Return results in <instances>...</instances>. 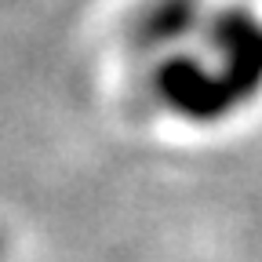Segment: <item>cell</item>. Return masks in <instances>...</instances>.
<instances>
[{"label":"cell","instance_id":"cell-4","mask_svg":"<svg viewBox=\"0 0 262 262\" xmlns=\"http://www.w3.org/2000/svg\"><path fill=\"white\" fill-rule=\"evenodd\" d=\"M0 255H4V241H0Z\"/></svg>","mask_w":262,"mask_h":262},{"label":"cell","instance_id":"cell-3","mask_svg":"<svg viewBox=\"0 0 262 262\" xmlns=\"http://www.w3.org/2000/svg\"><path fill=\"white\" fill-rule=\"evenodd\" d=\"M204 0H146L131 22V40L139 51H179L208 22Z\"/></svg>","mask_w":262,"mask_h":262},{"label":"cell","instance_id":"cell-2","mask_svg":"<svg viewBox=\"0 0 262 262\" xmlns=\"http://www.w3.org/2000/svg\"><path fill=\"white\" fill-rule=\"evenodd\" d=\"M204 40L215 51L222 80L229 84L233 98L248 106L262 91V18L244 4H226L208 11Z\"/></svg>","mask_w":262,"mask_h":262},{"label":"cell","instance_id":"cell-1","mask_svg":"<svg viewBox=\"0 0 262 262\" xmlns=\"http://www.w3.org/2000/svg\"><path fill=\"white\" fill-rule=\"evenodd\" d=\"M149 84H153L157 102L189 124H219L241 110V102L233 98V91L215 66L186 51L164 55Z\"/></svg>","mask_w":262,"mask_h":262}]
</instances>
